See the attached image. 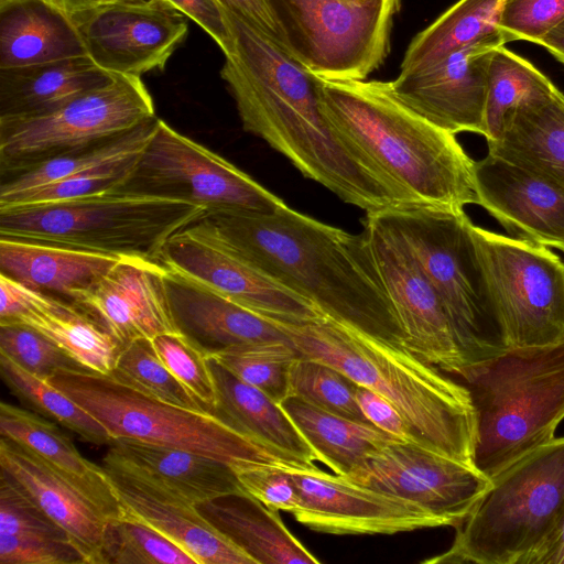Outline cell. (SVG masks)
<instances>
[{
  "instance_id": "ac0fdd59",
  "label": "cell",
  "mask_w": 564,
  "mask_h": 564,
  "mask_svg": "<svg viewBox=\"0 0 564 564\" xmlns=\"http://www.w3.org/2000/svg\"><path fill=\"white\" fill-rule=\"evenodd\" d=\"M392 302L405 347L451 375L464 366L436 291L400 237L375 214L362 230Z\"/></svg>"
},
{
  "instance_id": "d6986e66",
  "label": "cell",
  "mask_w": 564,
  "mask_h": 564,
  "mask_svg": "<svg viewBox=\"0 0 564 564\" xmlns=\"http://www.w3.org/2000/svg\"><path fill=\"white\" fill-rule=\"evenodd\" d=\"M505 45L488 40L455 51L419 72L391 82L395 96L413 111L453 134L474 132L486 138L488 72L492 51Z\"/></svg>"
},
{
  "instance_id": "3957f363",
  "label": "cell",
  "mask_w": 564,
  "mask_h": 564,
  "mask_svg": "<svg viewBox=\"0 0 564 564\" xmlns=\"http://www.w3.org/2000/svg\"><path fill=\"white\" fill-rule=\"evenodd\" d=\"M321 84L330 128L393 185L408 206L464 209L478 204L475 161L455 134L405 106L391 82L321 77Z\"/></svg>"
},
{
  "instance_id": "f6af8a7d",
  "label": "cell",
  "mask_w": 564,
  "mask_h": 564,
  "mask_svg": "<svg viewBox=\"0 0 564 564\" xmlns=\"http://www.w3.org/2000/svg\"><path fill=\"white\" fill-rule=\"evenodd\" d=\"M139 153L115 160L87 171L76 173L61 181L32 189L21 195L7 207L56 203L109 193L124 180Z\"/></svg>"
},
{
  "instance_id": "8d00e7d4",
  "label": "cell",
  "mask_w": 564,
  "mask_h": 564,
  "mask_svg": "<svg viewBox=\"0 0 564 564\" xmlns=\"http://www.w3.org/2000/svg\"><path fill=\"white\" fill-rule=\"evenodd\" d=\"M556 86L528 59L505 45L492 51L486 101V140L498 139L505 120L517 108L550 96Z\"/></svg>"
},
{
  "instance_id": "cb8c5ba5",
  "label": "cell",
  "mask_w": 564,
  "mask_h": 564,
  "mask_svg": "<svg viewBox=\"0 0 564 564\" xmlns=\"http://www.w3.org/2000/svg\"><path fill=\"white\" fill-rule=\"evenodd\" d=\"M0 470L68 534L86 564H105L109 519L90 499L31 449L2 436Z\"/></svg>"
},
{
  "instance_id": "7dc6e473",
  "label": "cell",
  "mask_w": 564,
  "mask_h": 564,
  "mask_svg": "<svg viewBox=\"0 0 564 564\" xmlns=\"http://www.w3.org/2000/svg\"><path fill=\"white\" fill-rule=\"evenodd\" d=\"M0 534L68 538L33 500L0 471Z\"/></svg>"
},
{
  "instance_id": "4fadbf2b",
  "label": "cell",
  "mask_w": 564,
  "mask_h": 564,
  "mask_svg": "<svg viewBox=\"0 0 564 564\" xmlns=\"http://www.w3.org/2000/svg\"><path fill=\"white\" fill-rule=\"evenodd\" d=\"M511 347L564 340V262L546 246L474 225Z\"/></svg>"
},
{
  "instance_id": "ba28073f",
  "label": "cell",
  "mask_w": 564,
  "mask_h": 564,
  "mask_svg": "<svg viewBox=\"0 0 564 564\" xmlns=\"http://www.w3.org/2000/svg\"><path fill=\"white\" fill-rule=\"evenodd\" d=\"M205 214L184 200L102 193L0 208V237L159 261L165 242Z\"/></svg>"
},
{
  "instance_id": "5bb4252c",
  "label": "cell",
  "mask_w": 564,
  "mask_h": 564,
  "mask_svg": "<svg viewBox=\"0 0 564 564\" xmlns=\"http://www.w3.org/2000/svg\"><path fill=\"white\" fill-rule=\"evenodd\" d=\"M159 262L269 319L302 323L324 316L247 259L205 215L165 242Z\"/></svg>"
},
{
  "instance_id": "ee69618b",
  "label": "cell",
  "mask_w": 564,
  "mask_h": 564,
  "mask_svg": "<svg viewBox=\"0 0 564 564\" xmlns=\"http://www.w3.org/2000/svg\"><path fill=\"white\" fill-rule=\"evenodd\" d=\"M166 368L215 414L217 395L206 356L181 333H165L151 339Z\"/></svg>"
},
{
  "instance_id": "5b68a950",
  "label": "cell",
  "mask_w": 564,
  "mask_h": 564,
  "mask_svg": "<svg viewBox=\"0 0 564 564\" xmlns=\"http://www.w3.org/2000/svg\"><path fill=\"white\" fill-rule=\"evenodd\" d=\"M449 376L469 392L474 466L490 480L555 438L564 419V340L511 347Z\"/></svg>"
},
{
  "instance_id": "2e32d148",
  "label": "cell",
  "mask_w": 564,
  "mask_h": 564,
  "mask_svg": "<svg viewBox=\"0 0 564 564\" xmlns=\"http://www.w3.org/2000/svg\"><path fill=\"white\" fill-rule=\"evenodd\" d=\"M300 505L292 513L305 527L328 534H394L448 525L423 506L330 475L315 465L284 462Z\"/></svg>"
},
{
  "instance_id": "9c48e42d",
  "label": "cell",
  "mask_w": 564,
  "mask_h": 564,
  "mask_svg": "<svg viewBox=\"0 0 564 564\" xmlns=\"http://www.w3.org/2000/svg\"><path fill=\"white\" fill-rule=\"evenodd\" d=\"M46 381L97 419L112 438L182 448L230 466L240 462L285 460L216 414L164 402L108 375L57 371Z\"/></svg>"
},
{
  "instance_id": "bcb514c9",
  "label": "cell",
  "mask_w": 564,
  "mask_h": 564,
  "mask_svg": "<svg viewBox=\"0 0 564 564\" xmlns=\"http://www.w3.org/2000/svg\"><path fill=\"white\" fill-rule=\"evenodd\" d=\"M284 462H240L231 467L246 492L272 510L293 513L300 497Z\"/></svg>"
},
{
  "instance_id": "30bf717a",
  "label": "cell",
  "mask_w": 564,
  "mask_h": 564,
  "mask_svg": "<svg viewBox=\"0 0 564 564\" xmlns=\"http://www.w3.org/2000/svg\"><path fill=\"white\" fill-rule=\"evenodd\" d=\"M153 117L154 104L141 77L115 75L50 112L0 120V180L110 140Z\"/></svg>"
},
{
  "instance_id": "ffe728a7",
  "label": "cell",
  "mask_w": 564,
  "mask_h": 564,
  "mask_svg": "<svg viewBox=\"0 0 564 564\" xmlns=\"http://www.w3.org/2000/svg\"><path fill=\"white\" fill-rule=\"evenodd\" d=\"M165 271L155 260L121 257L104 278L79 293L74 303L123 347L138 338L178 333L170 310Z\"/></svg>"
},
{
  "instance_id": "7a4b0ae2",
  "label": "cell",
  "mask_w": 564,
  "mask_h": 564,
  "mask_svg": "<svg viewBox=\"0 0 564 564\" xmlns=\"http://www.w3.org/2000/svg\"><path fill=\"white\" fill-rule=\"evenodd\" d=\"M253 264L325 316L405 347L368 239L292 209L206 213Z\"/></svg>"
},
{
  "instance_id": "277c9868",
  "label": "cell",
  "mask_w": 564,
  "mask_h": 564,
  "mask_svg": "<svg viewBox=\"0 0 564 564\" xmlns=\"http://www.w3.org/2000/svg\"><path fill=\"white\" fill-rule=\"evenodd\" d=\"M270 321L302 357L324 361L387 398L419 443L474 466L475 411L468 390L454 378L402 345L325 315L302 323Z\"/></svg>"
},
{
  "instance_id": "603a6c76",
  "label": "cell",
  "mask_w": 564,
  "mask_h": 564,
  "mask_svg": "<svg viewBox=\"0 0 564 564\" xmlns=\"http://www.w3.org/2000/svg\"><path fill=\"white\" fill-rule=\"evenodd\" d=\"M0 323L36 329L88 371L110 375L123 346L74 302L29 289L0 273Z\"/></svg>"
},
{
  "instance_id": "ab89813d",
  "label": "cell",
  "mask_w": 564,
  "mask_h": 564,
  "mask_svg": "<svg viewBox=\"0 0 564 564\" xmlns=\"http://www.w3.org/2000/svg\"><path fill=\"white\" fill-rule=\"evenodd\" d=\"M108 376L164 402L189 410L207 411L205 405L166 368L149 338H138L126 345L117 358L112 372Z\"/></svg>"
},
{
  "instance_id": "7402d4cb",
  "label": "cell",
  "mask_w": 564,
  "mask_h": 564,
  "mask_svg": "<svg viewBox=\"0 0 564 564\" xmlns=\"http://www.w3.org/2000/svg\"><path fill=\"white\" fill-rule=\"evenodd\" d=\"M102 467L110 474L144 482L193 506L245 491L227 463L133 438H113L102 458Z\"/></svg>"
},
{
  "instance_id": "60d3db41",
  "label": "cell",
  "mask_w": 564,
  "mask_h": 564,
  "mask_svg": "<svg viewBox=\"0 0 564 564\" xmlns=\"http://www.w3.org/2000/svg\"><path fill=\"white\" fill-rule=\"evenodd\" d=\"M357 387L338 369L308 357L297 358L290 371V395L338 416L371 424L358 404Z\"/></svg>"
},
{
  "instance_id": "c3c4849f",
  "label": "cell",
  "mask_w": 564,
  "mask_h": 564,
  "mask_svg": "<svg viewBox=\"0 0 564 564\" xmlns=\"http://www.w3.org/2000/svg\"><path fill=\"white\" fill-rule=\"evenodd\" d=\"M564 21V0H505L499 25L511 41L538 44Z\"/></svg>"
},
{
  "instance_id": "52a82bcc",
  "label": "cell",
  "mask_w": 564,
  "mask_h": 564,
  "mask_svg": "<svg viewBox=\"0 0 564 564\" xmlns=\"http://www.w3.org/2000/svg\"><path fill=\"white\" fill-rule=\"evenodd\" d=\"M564 508V437L516 460L491 479L456 527L451 547L425 564H525Z\"/></svg>"
},
{
  "instance_id": "e575fe53",
  "label": "cell",
  "mask_w": 564,
  "mask_h": 564,
  "mask_svg": "<svg viewBox=\"0 0 564 564\" xmlns=\"http://www.w3.org/2000/svg\"><path fill=\"white\" fill-rule=\"evenodd\" d=\"M503 1L458 0L411 41L400 74L424 69L451 53L479 42H511L499 25Z\"/></svg>"
},
{
  "instance_id": "db71d44e",
  "label": "cell",
  "mask_w": 564,
  "mask_h": 564,
  "mask_svg": "<svg viewBox=\"0 0 564 564\" xmlns=\"http://www.w3.org/2000/svg\"><path fill=\"white\" fill-rule=\"evenodd\" d=\"M525 564H564V508Z\"/></svg>"
},
{
  "instance_id": "816d5d0a",
  "label": "cell",
  "mask_w": 564,
  "mask_h": 564,
  "mask_svg": "<svg viewBox=\"0 0 564 564\" xmlns=\"http://www.w3.org/2000/svg\"><path fill=\"white\" fill-rule=\"evenodd\" d=\"M356 398L362 413L372 425L401 440L417 442L411 427L387 398L362 386L357 387Z\"/></svg>"
},
{
  "instance_id": "4316f807",
  "label": "cell",
  "mask_w": 564,
  "mask_h": 564,
  "mask_svg": "<svg viewBox=\"0 0 564 564\" xmlns=\"http://www.w3.org/2000/svg\"><path fill=\"white\" fill-rule=\"evenodd\" d=\"M121 257L36 240L0 237V273L15 282L74 302Z\"/></svg>"
},
{
  "instance_id": "d4e9b609",
  "label": "cell",
  "mask_w": 564,
  "mask_h": 564,
  "mask_svg": "<svg viewBox=\"0 0 564 564\" xmlns=\"http://www.w3.org/2000/svg\"><path fill=\"white\" fill-rule=\"evenodd\" d=\"M164 283L175 327L206 357L288 338L270 319L202 283L167 269Z\"/></svg>"
},
{
  "instance_id": "f1b7e54d",
  "label": "cell",
  "mask_w": 564,
  "mask_h": 564,
  "mask_svg": "<svg viewBox=\"0 0 564 564\" xmlns=\"http://www.w3.org/2000/svg\"><path fill=\"white\" fill-rule=\"evenodd\" d=\"M0 434L35 453L90 499L109 520L122 516L109 474L85 458L72 438L53 421L29 410L1 402Z\"/></svg>"
},
{
  "instance_id": "f907efd6",
  "label": "cell",
  "mask_w": 564,
  "mask_h": 564,
  "mask_svg": "<svg viewBox=\"0 0 564 564\" xmlns=\"http://www.w3.org/2000/svg\"><path fill=\"white\" fill-rule=\"evenodd\" d=\"M159 1L195 21L216 42L224 54L231 51L232 31L225 10L216 0Z\"/></svg>"
},
{
  "instance_id": "44dd1931",
  "label": "cell",
  "mask_w": 564,
  "mask_h": 564,
  "mask_svg": "<svg viewBox=\"0 0 564 564\" xmlns=\"http://www.w3.org/2000/svg\"><path fill=\"white\" fill-rule=\"evenodd\" d=\"M478 205L516 238L564 251V191L487 154L474 166Z\"/></svg>"
},
{
  "instance_id": "11a10c76",
  "label": "cell",
  "mask_w": 564,
  "mask_h": 564,
  "mask_svg": "<svg viewBox=\"0 0 564 564\" xmlns=\"http://www.w3.org/2000/svg\"><path fill=\"white\" fill-rule=\"evenodd\" d=\"M538 45L545 47L564 64V21L541 39Z\"/></svg>"
},
{
  "instance_id": "9a60e30c",
  "label": "cell",
  "mask_w": 564,
  "mask_h": 564,
  "mask_svg": "<svg viewBox=\"0 0 564 564\" xmlns=\"http://www.w3.org/2000/svg\"><path fill=\"white\" fill-rule=\"evenodd\" d=\"M344 477L416 502L455 528L473 511L491 484L476 467L419 442L401 438L369 454Z\"/></svg>"
},
{
  "instance_id": "e0dca14e",
  "label": "cell",
  "mask_w": 564,
  "mask_h": 564,
  "mask_svg": "<svg viewBox=\"0 0 564 564\" xmlns=\"http://www.w3.org/2000/svg\"><path fill=\"white\" fill-rule=\"evenodd\" d=\"M72 19L88 57L115 75L163 70L188 33L184 15L159 0L100 3Z\"/></svg>"
},
{
  "instance_id": "1f68e13d",
  "label": "cell",
  "mask_w": 564,
  "mask_h": 564,
  "mask_svg": "<svg viewBox=\"0 0 564 564\" xmlns=\"http://www.w3.org/2000/svg\"><path fill=\"white\" fill-rule=\"evenodd\" d=\"M488 153L525 169L564 191V94L517 108L500 135L487 141Z\"/></svg>"
},
{
  "instance_id": "d590c367",
  "label": "cell",
  "mask_w": 564,
  "mask_h": 564,
  "mask_svg": "<svg viewBox=\"0 0 564 564\" xmlns=\"http://www.w3.org/2000/svg\"><path fill=\"white\" fill-rule=\"evenodd\" d=\"M156 121V117L150 118L110 140L48 159L15 175L0 180V208L11 205L21 195L32 189L115 160L138 154L152 135Z\"/></svg>"
},
{
  "instance_id": "8992f818",
  "label": "cell",
  "mask_w": 564,
  "mask_h": 564,
  "mask_svg": "<svg viewBox=\"0 0 564 564\" xmlns=\"http://www.w3.org/2000/svg\"><path fill=\"white\" fill-rule=\"evenodd\" d=\"M373 214L400 237L436 291L464 366L511 348L464 209L403 206Z\"/></svg>"
},
{
  "instance_id": "9f6ffc18",
  "label": "cell",
  "mask_w": 564,
  "mask_h": 564,
  "mask_svg": "<svg viewBox=\"0 0 564 564\" xmlns=\"http://www.w3.org/2000/svg\"><path fill=\"white\" fill-rule=\"evenodd\" d=\"M73 17L98 4V0H50Z\"/></svg>"
},
{
  "instance_id": "4dcf8cb0",
  "label": "cell",
  "mask_w": 564,
  "mask_h": 564,
  "mask_svg": "<svg viewBox=\"0 0 564 564\" xmlns=\"http://www.w3.org/2000/svg\"><path fill=\"white\" fill-rule=\"evenodd\" d=\"M198 512L256 564H319L285 527L278 511L246 491L196 505Z\"/></svg>"
},
{
  "instance_id": "f5cc1de1",
  "label": "cell",
  "mask_w": 564,
  "mask_h": 564,
  "mask_svg": "<svg viewBox=\"0 0 564 564\" xmlns=\"http://www.w3.org/2000/svg\"><path fill=\"white\" fill-rule=\"evenodd\" d=\"M216 2L224 10L238 17L275 43L284 46L280 29L271 12L268 0H216Z\"/></svg>"
},
{
  "instance_id": "d6a6232c",
  "label": "cell",
  "mask_w": 564,
  "mask_h": 564,
  "mask_svg": "<svg viewBox=\"0 0 564 564\" xmlns=\"http://www.w3.org/2000/svg\"><path fill=\"white\" fill-rule=\"evenodd\" d=\"M113 77L88 56L0 69V120L50 112Z\"/></svg>"
},
{
  "instance_id": "836d02e7",
  "label": "cell",
  "mask_w": 564,
  "mask_h": 564,
  "mask_svg": "<svg viewBox=\"0 0 564 564\" xmlns=\"http://www.w3.org/2000/svg\"><path fill=\"white\" fill-rule=\"evenodd\" d=\"M280 404L317 460L339 476H347L369 454L399 438L375 425L338 416L294 395H289Z\"/></svg>"
},
{
  "instance_id": "f546056e",
  "label": "cell",
  "mask_w": 564,
  "mask_h": 564,
  "mask_svg": "<svg viewBox=\"0 0 564 564\" xmlns=\"http://www.w3.org/2000/svg\"><path fill=\"white\" fill-rule=\"evenodd\" d=\"M85 56L74 20L50 0H0V69Z\"/></svg>"
},
{
  "instance_id": "6da1fadb",
  "label": "cell",
  "mask_w": 564,
  "mask_h": 564,
  "mask_svg": "<svg viewBox=\"0 0 564 564\" xmlns=\"http://www.w3.org/2000/svg\"><path fill=\"white\" fill-rule=\"evenodd\" d=\"M234 45L226 82L246 131L313 180L367 214L406 206L393 185L330 128L321 77L284 46L226 11Z\"/></svg>"
},
{
  "instance_id": "74e56055",
  "label": "cell",
  "mask_w": 564,
  "mask_h": 564,
  "mask_svg": "<svg viewBox=\"0 0 564 564\" xmlns=\"http://www.w3.org/2000/svg\"><path fill=\"white\" fill-rule=\"evenodd\" d=\"M2 381L22 404L76 433L94 445H109L112 436L90 413L57 388L0 352Z\"/></svg>"
},
{
  "instance_id": "681fc988",
  "label": "cell",
  "mask_w": 564,
  "mask_h": 564,
  "mask_svg": "<svg viewBox=\"0 0 564 564\" xmlns=\"http://www.w3.org/2000/svg\"><path fill=\"white\" fill-rule=\"evenodd\" d=\"M1 564H86L68 538L0 534Z\"/></svg>"
},
{
  "instance_id": "83f0119b",
  "label": "cell",
  "mask_w": 564,
  "mask_h": 564,
  "mask_svg": "<svg viewBox=\"0 0 564 564\" xmlns=\"http://www.w3.org/2000/svg\"><path fill=\"white\" fill-rule=\"evenodd\" d=\"M206 360L216 388L218 417L285 460L314 465L316 454L279 402L213 356Z\"/></svg>"
},
{
  "instance_id": "7bdbcfd3",
  "label": "cell",
  "mask_w": 564,
  "mask_h": 564,
  "mask_svg": "<svg viewBox=\"0 0 564 564\" xmlns=\"http://www.w3.org/2000/svg\"><path fill=\"white\" fill-rule=\"evenodd\" d=\"M0 352L45 380L57 371H88L50 338L22 323H0Z\"/></svg>"
},
{
  "instance_id": "b9f144b4",
  "label": "cell",
  "mask_w": 564,
  "mask_h": 564,
  "mask_svg": "<svg viewBox=\"0 0 564 564\" xmlns=\"http://www.w3.org/2000/svg\"><path fill=\"white\" fill-rule=\"evenodd\" d=\"M104 555L105 564H197L161 532L129 517L109 520Z\"/></svg>"
},
{
  "instance_id": "7c38bea8",
  "label": "cell",
  "mask_w": 564,
  "mask_h": 564,
  "mask_svg": "<svg viewBox=\"0 0 564 564\" xmlns=\"http://www.w3.org/2000/svg\"><path fill=\"white\" fill-rule=\"evenodd\" d=\"M109 193L184 200L206 213H269L285 204L231 162L159 118L127 176Z\"/></svg>"
},
{
  "instance_id": "6f0895ef",
  "label": "cell",
  "mask_w": 564,
  "mask_h": 564,
  "mask_svg": "<svg viewBox=\"0 0 564 564\" xmlns=\"http://www.w3.org/2000/svg\"><path fill=\"white\" fill-rule=\"evenodd\" d=\"M131 1H139V0H98V4L111 3V2H131Z\"/></svg>"
},
{
  "instance_id": "f35d334b",
  "label": "cell",
  "mask_w": 564,
  "mask_h": 564,
  "mask_svg": "<svg viewBox=\"0 0 564 564\" xmlns=\"http://www.w3.org/2000/svg\"><path fill=\"white\" fill-rule=\"evenodd\" d=\"M213 357L235 376L281 403L290 395V371L301 355L286 338L236 346Z\"/></svg>"
},
{
  "instance_id": "484cf974",
  "label": "cell",
  "mask_w": 564,
  "mask_h": 564,
  "mask_svg": "<svg viewBox=\"0 0 564 564\" xmlns=\"http://www.w3.org/2000/svg\"><path fill=\"white\" fill-rule=\"evenodd\" d=\"M108 474L121 505V517L152 527L186 551L197 564H256L217 531L196 506L135 479Z\"/></svg>"
},
{
  "instance_id": "8fae6325",
  "label": "cell",
  "mask_w": 564,
  "mask_h": 564,
  "mask_svg": "<svg viewBox=\"0 0 564 564\" xmlns=\"http://www.w3.org/2000/svg\"><path fill=\"white\" fill-rule=\"evenodd\" d=\"M401 0H268L283 44L316 75L365 79L390 52Z\"/></svg>"
}]
</instances>
